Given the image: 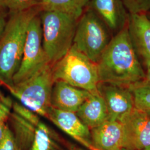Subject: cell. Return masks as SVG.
Wrapping results in <instances>:
<instances>
[{
	"instance_id": "e0dca14e",
	"label": "cell",
	"mask_w": 150,
	"mask_h": 150,
	"mask_svg": "<svg viewBox=\"0 0 150 150\" xmlns=\"http://www.w3.org/2000/svg\"><path fill=\"white\" fill-rule=\"evenodd\" d=\"M90 0H39L38 5L44 10L64 12L79 19Z\"/></svg>"
},
{
	"instance_id": "3957f363",
	"label": "cell",
	"mask_w": 150,
	"mask_h": 150,
	"mask_svg": "<svg viewBox=\"0 0 150 150\" xmlns=\"http://www.w3.org/2000/svg\"><path fill=\"white\" fill-rule=\"evenodd\" d=\"M42 45L52 65L66 55L74 44L79 19L61 11H40Z\"/></svg>"
},
{
	"instance_id": "484cf974",
	"label": "cell",
	"mask_w": 150,
	"mask_h": 150,
	"mask_svg": "<svg viewBox=\"0 0 150 150\" xmlns=\"http://www.w3.org/2000/svg\"><path fill=\"white\" fill-rule=\"evenodd\" d=\"M4 95L2 94V93L1 92V91H0V102H1V99H2V97L4 96Z\"/></svg>"
},
{
	"instance_id": "2e32d148",
	"label": "cell",
	"mask_w": 150,
	"mask_h": 150,
	"mask_svg": "<svg viewBox=\"0 0 150 150\" xmlns=\"http://www.w3.org/2000/svg\"><path fill=\"white\" fill-rule=\"evenodd\" d=\"M27 150H64L50 128L40 120L38 122L32 141Z\"/></svg>"
},
{
	"instance_id": "d4e9b609",
	"label": "cell",
	"mask_w": 150,
	"mask_h": 150,
	"mask_svg": "<svg viewBox=\"0 0 150 150\" xmlns=\"http://www.w3.org/2000/svg\"><path fill=\"white\" fill-rule=\"evenodd\" d=\"M146 73H145L146 78L145 80L148 83H150V63L146 64Z\"/></svg>"
},
{
	"instance_id": "9a60e30c",
	"label": "cell",
	"mask_w": 150,
	"mask_h": 150,
	"mask_svg": "<svg viewBox=\"0 0 150 150\" xmlns=\"http://www.w3.org/2000/svg\"><path fill=\"white\" fill-rule=\"evenodd\" d=\"M76 114L90 130L107 121L108 112L106 105L100 92L91 93Z\"/></svg>"
},
{
	"instance_id": "ffe728a7",
	"label": "cell",
	"mask_w": 150,
	"mask_h": 150,
	"mask_svg": "<svg viewBox=\"0 0 150 150\" xmlns=\"http://www.w3.org/2000/svg\"><path fill=\"white\" fill-rule=\"evenodd\" d=\"M129 14L147 13L150 11V0H121Z\"/></svg>"
},
{
	"instance_id": "5bb4252c",
	"label": "cell",
	"mask_w": 150,
	"mask_h": 150,
	"mask_svg": "<svg viewBox=\"0 0 150 150\" xmlns=\"http://www.w3.org/2000/svg\"><path fill=\"white\" fill-rule=\"evenodd\" d=\"M91 141L97 150H123V129L118 121L107 120L91 129Z\"/></svg>"
},
{
	"instance_id": "5b68a950",
	"label": "cell",
	"mask_w": 150,
	"mask_h": 150,
	"mask_svg": "<svg viewBox=\"0 0 150 150\" xmlns=\"http://www.w3.org/2000/svg\"><path fill=\"white\" fill-rule=\"evenodd\" d=\"M54 81L52 65L48 64L10 91L20 104L38 116L46 117Z\"/></svg>"
},
{
	"instance_id": "d6986e66",
	"label": "cell",
	"mask_w": 150,
	"mask_h": 150,
	"mask_svg": "<svg viewBox=\"0 0 150 150\" xmlns=\"http://www.w3.org/2000/svg\"><path fill=\"white\" fill-rule=\"evenodd\" d=\"M13 101L9 96L2 97L0 102V142L3 139L6 126L7 121L10 118L12 110Z\"/></svg>"
},
{
	"instance_id": "7c38bea8",
	"label": "cell",
	"mask_w": 150,
	"mask_h": 150,
	"mask_svg": "<svg viewBox=\"0 0 150 150\" xmlns=\"http://www.w3.org/2000/svg\"><path fill=\"white\" fill-rule=\"evenodd\" d=\"M91 93L63 81H56L51 93V105L62 111L76 113Z\"/></svg>"
},
{
	"instance_id": "4316f807",
	"label": "cell",
	"mask_w": 150,
	"mask_h": 150,
	"mask_svg": "<svg viewBox=\"0 0 150 150\" xmlns=\"http://www.w3.org/2000/svg\"><path fill=\"white\" fill-rule=\"evenodd\" d=\"M145 111L148 114V115L150 117V110H147V111Z\"/></svg>"
},
{
	"instance_id": "277c9868",
	"label": "cell",
	"mask_w": 150,
	"mask_h": 150,
	"mask_svg": "<svg viewBox=\"0 0 150 150\" xmlns=\"http://www.w3.org/2000/svg\"><path fill=\"white\" fill-rule=\"evenodd\" d=\"M52 74L54 82L63 81L91 93L98 91L100 81L97 64L74 45L64 56L52 65Z\"/></svg>"
},
{
	"instance_id": "7402d4cb",
	"label": "cell",
	"mask_w": 150,
	"mask_h": 150,
	"mask_svg": "<svg viewBox=\"0 0 150 150\" xmlns=\"http://www.w3.org/2000/svg\"><path fill=\"white\" fill-rule=\"evenodd\" d=\"M39 0H11L8 8L11 12L25 11L38 5Z\"/></svg>"
},
{
	"instance_id": "52a82bcc",
	"label": "cell",
	"mask_w": 150,
	"mask_h": 150,
	"mask_svg": "<svg viewBox=\"0 0 150 150\" xmlns=\"http://www.w3.org/2000/svg\"><path fill=\"white\" fill-rule=\"evenodd\" d=\"M51 64L43 49L40 15L35 16L27 28L21 64L13 78L14 85L26 80Z\"/></svg>"
},
{
	"instance_id": "f546056e",
	"label": "cell",
	"mask_w": 150,
	"mask_h": 150,
	"mask_svg": "<svg viewBox=\"0 0 150 150\" xmlns=\"http://www.w3.org/2000/svg\"><path fill=\"white\" fill-rule=\"evenodd\" d=\"M123 150H125V149H123Z\"/></svg>"
},
{
	"instance_id": "4fadbf2b",
	"label": "cell",
	"mask_w": 150,
	"mask_h": 150,
	"mask_svg": "<svg viewBox=\"0 0 150 150\" xmlns=\"http://www.w3.org/2000/svg\"><path fill=\"white\" fill-rule=\"evenodd\" d=\"M129 35L136 53L150 63V19L146 13L129 14L127 25Z\"/></svg>"
},
{
	"instance_id": "603a6c76",
	"label": "cell",
	"mask_w": 150,
	"mask_h": 150,
	"mask_svg": "<svg viewBox=\"0 0 150 150\" xmlns=\"http://www.w3.org/2000/svg\"><path fill=\"white\" fill-rule=\"evenodd\" d=\"M7 21L6 20V16L4 11H0V38L5 28Z\"/></svg>"
},
{
	"instance_id": "44dd1931",
	"label": "cell",
	"mask_w": 150,
	"mask_h": 150,
	"mask_svg": "<svg viewBox=\"0 0 150 150\" xmlns=\"http://www.w3.org/2000/svg\"><path fill=\"white\" fill-rule=\"evenodd\" d=\"M0 150H20L13 133L8 124L4 137L0 142Z\"/></svg>"
},
{
	"instance_id": "ba28073f",
	"label": "cell",
	"mask_w": 150,
	"mask_h": 150,
	"mask_svg": "<svg viewBox=\"0 0 150 150\" xmlns=\"http://www.w3.org/2000/svg\"><path fill=\"white\" fill-rule=\"evenodd\" d=\"M123 129V149L144 150L150 146V117L134 108L120 121Z\"/></svg>"
},
{
	"instance_id": "cb8c5ba5",
	"label": "cell",
	"mask_w": 150,
	"mask_h": 150,
	"mask_svg": "<svg viewBox=\"0 0 150 150\" xmlns=\"http://www.w3.org/2000/svg\"><path fill=\"white\" fill-rule=\"evenodd\" d=\"M11 1V0H0V11L7 9Z\"/></svg>"
},
{
	"instance_id": "30bf717a",
	"label": "cell",
	"mask_w": 150,
	"mask_h": 150,
	"mask_svg": "<svg viewBox=\"0 0 150 150\" xmlns=\"http://www.w3.org/2000/svg\"><path fill=\"white\" fill-rule=\"evenodd\" d=\"M46 117L57 127L90 150H97L91 141V130L82 123L76 113L51 106Z\"/></svg>"
},
{
	"instance_id": "8992f818",
	"label": "cell",
	"mask_w": 150,
	"mask_h": 150,
	"mask_svg": "<svg viewBox=\"0 0 150 150\" xmlns=\"http://www.w3.org/2000/svg\"><path fill=\"white\" fill-rule=\"evenodd\" d=\"M111 38L109 28L94 11L88 8L78 20L73 45L97 64Z\"/></svg>"
},
{
	"instance_id": "7a4b0ae2",
	"label": "cell",
	"mask_w": 150,
	"mask_h": 150,
	"mask_svg": "<svg viewBox=\"0 0 150 150\" xmlns=\"http://www.w3.org/2000/svg\"><path fill=\"white\" fill-rule=\"evenodd\" d=\"M41 10L38 5L11 12L0 38V84L10 91L14 87L13 78L21 64L29 23Z\"/></svg>"
},
{
	"instance_id": "f1b7e54d",
	"label": "cell",
	"mask_w": 150,
	"mask_h": 150,
	"mask_svg": "<svg viewBox=\"0 0 150 150\" xmlns=\"http://www.w3.org/2000/svg\"><path fill=\"white\" fill-rule=\"evenodd\" d=\"M150 150V146H149L148 147H147L146 149H145V150Z\"/></svg>"
},
{
	"instance_id": "ac0fdd59",
	"label": "cell",
	"mask_w": 150,
	"mask_h": 150,
	"mask_svg": "<svg viewBox=\"0 0 150 150\" xmlns=\"http://www.w3.org/2000/svg\"><path fill=\"white\" fill-rule=\"evenodd\" d=\"M129 88L134 96L135 108L143 111L150 110V83L144 80Z\"/></svg>"
},
{
	"instance_id": "6da1fadb",
	"label": "cell",
	"mask_w": 150,
	"mask_h": 150,
	"mask_svg": "<svg viewBox=\"0 0 150 150\" xmlns=\"http://www.w3.org/2000/svg\"><path fill=\"white\" fill-rule=\"evenodd\" d=\"M127 26L111 38L98 62L100 83L129 88L145 80Z\"/></svg>"
},
{
	"instance_id": "83f0119b",
	"label": "cell",
	"mask_w": 150,
	"mask_h": 150,
	"mask_svg": "<svg viewBox=\"0 0 150 150\" xmlns=\"http://www.w3.org/2000/svg\"><path fill=\"white\" fill-rule=\"evenodd\" d=\"M146 15H147L148 17H149V18L150 19V12H148V13H146Z\"/></svg>"
},
{
	"instance_id": "9c48e42d",
	"label": "cell",
	"mask_w": 150,
	"mask_h": 150,
	"mask_svg": "<svg viewBox=\"0 0 150 150\" xmlns=\"http://www.w3.org/2000/svg\"><path fill=\"white\" fill-rule=\"evenodd\" d=\"M98 91L106 105L107 120L120 121L135 107L134 96L129 88L100 83Z\"/></svg>"
},
{
	"instance_id": "8fae6325",
	"label": "cell",
	"mask_w": 150,
	"mask_h": 150,
	"mask_svg": "<svg viewBox=\"0 0 150 150\" xmlns=\"http://www.w3.org/2000/svg\"><path fill=\"white\" fill-rule=\"evenodd\" d=\"M88 5L110 30L117 33L127 26L129 14L121 0H90Z\"/></svg>"
}]
</instances>
